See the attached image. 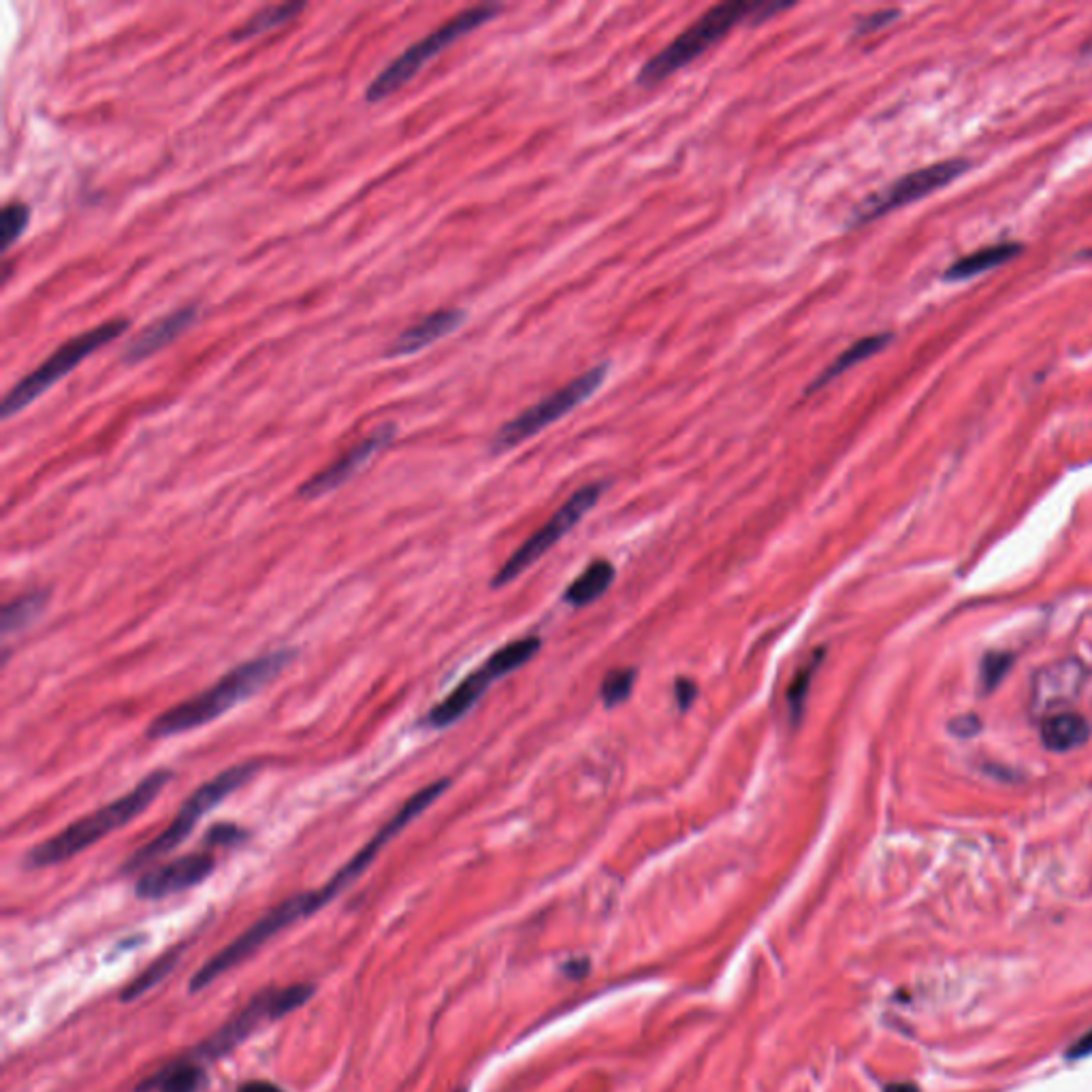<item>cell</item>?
<instances>
[{
    "label": "cell",
    "mask_w": 1092,
    "mask_h": 1092,
    "mask_svg": "<svg viewBox=\"0 0 1092 1092\" xmlns=\"http://www.w3.org/2000/svg\"><path fill=\"white\" fill-rule=\"evenodd\" d=\"M448 788H450V779H438V782H433V784L425 786L423 790L416 792L412 799L406 801L400 809H397L395 816L383 828H380L376 835L366 845H363L359 852L349 862H346L332 879L324 883L322 888L311 890V892H301L297 896L286 898L284 903H280L277 907H273L271 911H267L261 917V920H256L244 934H239V937L233 943H229L222 951H218V954L210 962H205L197 970L195 977L190 979V993L205 991L207 986H210L212 981H216L218 977H222L224 973H229L231 968H235L241 962H246L254 954V951L261 949L269 939L275 937L277 932H282L284 928L292 926L294 922L303 920V917L314 915L316 911H320L322 907H326L329 903H332L334 898H338L344 890H349L353 883L376 862L380 852H383V849L397 835H402V832L414 820H419L423 813L433 803H436Z\"/></svg>",
    "instance_id": "cell-1"
},
{
    "label": "cell",
    "mask_w": 1092,
    "mask_h": 1092,
    "mask_svg": "<svg viewBox=\"0 0 1092 1092\" xmlns=\"http://www.w3.org/2000/svg\"><path fill=\"white\" fill-rule=\"evenodd\" d=\"M292 649H277L235 666L212 687L167 708L165 713L156 717L148 727V738L163 740L212 723L224 713H229L233 706L246 702L254 693L269 685L292 662Z\"/></svg>",
    "instance_id": "cell-2"
},
{
    "label": "cell",
    "mask_w": 1092,
    "mask_h": 1092,
    "mask_svg": "<svg viewBox=\"0 0 1092 1092\" xmlns=\"http://www.w3.org/2000/svg\"><path fill=\"white\" fill-rule=\"evenodd\" d=\"M171 779L173 775L167 769L150 773L125 796H120V799L102 805L100 809L88 813V816L64 826L58 835L34 845L26 854L24 864L28 869H47V866H56L79 856L100 839L110 837L112 832L125 828L142 816V813H146V809L159 799Z\"/></svg>",
    "instance_id": "cell-3"
},
{
    "label": "cell",
    "mask_w": 1092,
    "mask_h": 1092,
    "mask_svg": "<svg viewBox=\"0 0 1092 1092\" xmlns=\"http://www.w3.org/2000/svg\"><path fill=\"white\" fill-rule=\"evenodd\" d=\"M790 7L792 5L779 3H747V0H734V3H721L713 7L696 24H691L677 39L668 43L660 54H655L651 60L645 62V66L638 73V83L645 85V88H651V85L664 81L672 73L681 71L691 60L700 58L704 51L717 45L727 32L744 20H751V17H755V20H759V17H771L773 13Z\"/></svg>",
    "instance_id": "cell-4"
},
{
    "label": "cell",
    "mask_w": 1092,
    "mask_h": 1092,
    "mask_svg": "<svg viewBox=\"0 0 1092 1092\" xmlns=\"http://www.w3.org/2000/svg\"><path fill=\"white\" fill-rule=\"evenodd\" d=\"M261 769L263 767L258 765V761H244V765H235L227 771H222L220 775L212 779V782L197 788L193 796H190V799L178 811L176 820H173L159 837L152 839L142 849H137V852L127 860L125 873H135L139 869H144V866L152 864L154 860H159L171 854L173 849H178L188 839L190 832L195 830L201 818H205L207 813H210L214 807H218L222 801H227L235 790L244 788L248 782H252Z\"/></svg>",
    "instance_id": "cell-5"
},
{
    "label": "cell",
    "mask_w": 1092,
    "mask_h": 1092,
    "mask_svg": "<svg viewBox=\"0 0 1092 1092\" xmlns=\"http://www.w3.org/2000/svg\"><path fill=\"white\" fill-rule=\"evenodd\" d=\"M129 324L131 322L127 318H114L107 322H100L98 326L90 329V332L64 342L54 355H49L45 363H41L37 370L30 372L26 378H22L20 383H17L5 395L3 404H0V416H3V419H11V416L22 412L28 404L39 400L47 389L60 383L66 374H71L81 361H85V357H90L92 353L102 349V346H107L110 342L123 336L129 329Z\"/></svg>",
    "instance_id": "cell-6"
},
{
    "label": "cell",
    "mask_w": 1092,
    "mask_h": 1092,
    "mask_svg": "<svg viewBox=\"0 0 1092 1092\" xmlns=\"http://www.w3.org/2000/svg\"><path fill=\"white\" fill-rule=\"evenodd\" d=\"M497 11H499V5H480V7H472V9H465V11L457 13L453 20L446 22L440 28H436L431 34H427V37L421 39L419 43L410 45L400 58H395L385 68V71L380 73L368 85L366 100L368 102H380V100H385L387 96H391L393 92L404 88V85L416 73H419L429 60L436 58L440 51H444L448 45H453L455 41H459L463 34L472 32V30L480 28L482 24L491 22Z\"/></svg>",
    "instance_id": "cell-7"
},
{
    "label": "cell",
    "mask_w": 1092,
    "mask_h": 1092,
    "mask_svg": "<svg viewBox=\"0 0 1092 1092\" xmlns=\"http://www.w3.org/2000/svg\"><path fill=\"white\" fill-rule=\"evenodd\" d=\"M311 997H314V986L309 984L267 988V991L258 993L244 1010L237 1012L220 1031H216L210 1039H205L190 1056L199 1063L205 1059H222V1056L233 1052L239 1044H244L252 1033L267 1025V1022H275L288 1016L290 1012L299 1010Z\"/></svg>",
    "instance_id": "cell-8"
},
{
    "label": "cell",
    "mask_w": 1092,
    "mask_h": 1092,
    "mask_svg": "<svg viewBox=\"0 0 1092 1092\" xmlns=\"http://www.w3.org/2000/svg\"><path fill=\"white\" fill-rule=\"evenodd\" d=\"M540 645H542L540 638L529 636V638L512 640V643H508L506 647L497 649L487 662H484L480 668H476L474 672L467 674V677L453 691H450L444 700H440L436 706H433L423 723L427 727H436V730L453 725L455 721H459L461 717L470 713L474 704L484 696V691H487L497 679L506 677V674L525 666L531 657L540 651Z\"/></svg>",
    "instance_id": "cell-9"
},
{
    "label": "cell",
    "mask_w": 1092,
    "mask_h": 1092,
    "mask_svg": "<svg viewBox=\"0 0 1092 1092\" xmlns=\"http://www.w3.org/2000/svg\"><path fill=\"white\" fill-rule=\"evenodd\" d=\"M606 374H609V366H606V363H600V366L581 374L577 380H572V383H568L566 387L547 395L538 404L529 406L525 412L514 416V419L508 421L506 425H501V429L495 433L491 442L493 453H506V450L516 448L518 444L533 438L535 433L544 431L549 425L562 421L566 414H570L583 402H587L589 397H592L604 385Z\"/></svg>",
    "instance_id": "cell-10"
},
{
    "label": "cell",
    "mask_w": 1092,
    "mask_h": 1092,
    "mask_svg": "<svg viewBox=\"0 0 1092 1092\" xmlns=\"http://www.w3.org/2000/svg\"><path fill=\"white\" fill-rule=\"evenodd\" d=\"M602 491H604L602 482L585 484L583 489H579L558 512H555L549 518V521L538 531L531 533L529 538L510 555V560L497 570V575H495L491 585L495 589L504 587V585L512 583L514 579L521 577L529 566H533L535 562L542 560L547 555V551H551L555 544H558L568 531L575 529L579 525L581 518L598 504Z\"/></svg>",
    "instance_id": "cell-11"
},
{
    "label": "cell",
    "mask_w": 1092,
    "mask_h": 1092,
    "mask_svg": "<svg viewBox=\"0 0 1092 1092\" xmlns=\"http://www.w3.org/2000/svg\"><path fill=\"white\" fill-rule=\"evenodd\" d=\"M968 167L970 163L964 159H949L943 163H934L930 167L911 171L907 173V176L888 184L886 188L877 190L875 195L866 197L856 207L849 222H852L854 227H860V224H869L881 216L898 210V207L920 201L932 193H937V190H941L949 182L960 178L964 171H968Z\"/></svg>",
    "instance_id": "cell-12"
},
{
    "label": "cell",
    "mask_w": 1092,
    "mask_h": 1092,
    "mask_svg": "<svg viewBox=\"0 0 1092 1092\" xmlns=\"http://www.w3.org/2000/svg\"><path fill=\"white\" fill-rule=\"evenodd\" d=\"M216 869V858L210 852L186 854L139 877L135 894L146 900H159L171 894L190 890L203 883Z\"/></svg>",
    "instance_id": "cell-13"
},
{
    "label": "cell",
    "mask_w": 1092,
    "mask_h": 1092,
    "mask_svg": "<svg viewBox=\"0 0 1092 1092\" xmlns=\"http://www.w3.org/2000/svg\"><path fill=\"white\" fill-rule=\"evenodd\" d=\"M397 436L395 425H383L376 431H372L366 440L355 444L349 453H344L340 459H336L332 465H326L324 470L305 480L299 487V497L303 499H318L326 493L340 489L344 482H349L363 465H366L380 450L387 448Z\"/></svg>",
    "instance_id": "cell-14"
},
{
    "label": "cell",
    "mask_w": 1092,
    "mask_h": 1092,
    "mask_svg": "<svg viewBox=\"0 0 1092 1092\" xmlns=\"http://www.w3.org/2000/svg\"><path fill=\"white\" fill-rule=\"evenodd\" d=\"M1086 681V668L1078 660L1054 662L1033 677L1031 710L1039 721L1069 710L1067 706L1078 698Z\"/></svg>",
    "instance_id": "cell-15"
},
{
    "label": "cell",
    "mask_w": 1092,
    "mask_h": 1092,
    "mask_svg": "<svg viewBox=\"0 0 1092 1092\" xmlns=\"http://www.w3.org/2000/svg\"><path fill=\"white\" fill-rule=\"evenodd\" d=\"M197 318H199V307L184 305L176 311H171V314L154 320L129 344V349L123 355V361L127 363V366H137V363H142L150 359L152 355L161 353L165 346H169L173 340H178L184 332H188Z\"/></svg>",
    "instance_id": "cell-16"
},
{
    "label": "cell",
    "mask_w": 1092,
    "mask_h": 1092,
    "mask_svg": "<svg viewBox=\"0 0 1092 1092\" xmlns=\"http://www.w3.org/2000/svg\"><path fill=\"white\" fill-rule=\"evenodd\" d=\"M465 311L450 307V309H438L431 311L429 316L421 318L408 326L404 334L397 336V340L391 344V349L385 353L387 359H402L425 351L427 346L436 344L438 340L455 334L457 329L465 322Z\"/></svg>",
    "instance_id": "cell-17"
},
{
    "label": "cell",
    "mask_w": 1092,
    "mask_h": 1092,
    "mask_svg": "<svg viewBox=\"0 0 1092 1092\" xmlns=\"http://www.w3.org/2000/svg\"><path fill=\"white\" fill-rule=\"evenodd\" d=\"M207 1086V1073L203 1065L186 1056V1059L171 1061L161 1071H156L137 1092H201Z\"/></svg>",
    "instance_id": "cell-18"
},
{
    "label": "cell",
    "mask_w": 1092,
    "mask_h": 1092,
    "mask_svg": "<svg viewBox=\"0 0 1092 1092\" xmlns=\"http://www.w3.org/2000/svg\"><path fill=\"white\" fill-rule=\"evenodd\" d=\"M1039 736H1042L1046 749L1065 753L1082 747L1090 736V725L1080 713L1063 710V713H1054L1039 721Z\"/></svg>",
    "instance_id": "cell-19"
},
{
    "label": "cell",
    "mask_w": 1092,
    "mask_h": 1092,
    "mask_svg": "<svg viewBox=\"0 0 1092 1092\" xmlns=\"http://www.w3.org/2000/svg\"><path fill=\"white\" fill-rule=\"evenodd\" d=\"M1022 248L1025 246L1018 244V241H1001V244L979 248L951 263L943 273V280L960 282V280H968V277L973 275H979L984 271L997 269L1003 263L1014 261V258L1022 252Z\"/></svg>",
    "instance_id": "cell-20"
},
{
    "label": "cell",
    "mask_w": 1092,
    "mask_h": 1092,
    "mask_svg": "<svg viewBox=\"0 0 1092 1092\" xmlns=\"http://www.w3.org/2000/svg\"><path fill=\"white\" fill-rule=\"evenodd\" d=\"M892 338H894L892 334H875V336H866V338L854 342L845 353H841L835 361H832L830 366L816 380H813V383L807 387V395L818 393L820 389L828 387L830 383H835V380L839 376H843L845 372L856 368L858 363H862L866 359H871L873 355L881 353L892 342Z\"/></svg>",
    "instance_id": "cell-21"
},
{
    "label": "cell",
    "mask_w": 1092,
    "mask_h": 1092,
    "mask_svg": "<svg viewBox=\"0 0 1092 1092\" xmlns=\"http://www.w3.org/2000/svg\"><path fill=\"white\" fill-rule=\"evenodd\" d=\"M613 581H615V566L606 560H596L568 585L564 600L570 606H577V609H581V606H589L609 592Z\"/></svg>",
    "instance_id": "cell-22"
},
{
    "label": "cell",
    "mask_w": 1092,
    "mask_h": 1092,
    "mask_svg": "<svg viewBox=\"0 0 1092 1092\" xmlns=\"http://www.w3.org/2000/svg\"><path fill=\"white\" fill-rule=\"evenodd\" d=\"M303 9H305V3H282V5L265 7L263 11L254 13L244 26L233 30L231 32V41L233 43H244L248 39H254V37H258V34H263L267 30H273L277 26L290 22L292 17H297Z\"/></svg>",
    "instance_id": "cell-23"
},
{
    "label": "cell",
    "mask_w": 1092,
    "mask_h": 1092,
    "mask_svg": "<svg viewBox=\"0 0 1092 1092\" xmlns=\"http://www.w3.org/2000/svg\"><path fill=\"white\" fill-rule=\"evenodd\" d=\"M47 592H32L22 598L9 602L3 609V634L9 636L13 632H20L26 626L37 619L47 606Z\"/></svg>",
    "instance_id": "cell-24"
},
{
    "label": "cell",
    "mask_w": 1092,
    "mask_h": 1092,
    "mask_svg": "<svg viewBox=\"0 0 1092 1092\" xmlns=\"http://www.w3.org/2000/svg\"><path fill=\"white\" fill-rule=\"evenodd\" d=\"M822 660H824V651H818L816 655H811V660L803 668H799V672L794 674V679H792V683L788 687V710H790L792 723H799L801 715L805 713L809 687H811L813 677H816V672H818Z\"/></svg>",
    "instance_id": "cell-25"
},
{
    "label": "cell",
    "mask_w": 1092,
    "mask_h": 1092,
    "mask_svg": "<svg viewBox=\"0 0 1092 1092\" xmlns=\"http://www.w3.org/2000/svg\"><path fill=\"white\" fill-rule=\"evenodd\" d=\"M178 960H180V947H178V949H173V951H167L165 956H161V958L156 960L152 966H148L142 975H139L137 979H133V981L125 988L123 997H120V999H123L125 1003H131V1001H135L137 997L146 995L148 991H152V988H154L156 984H161V981L171 973L173 966L178 964Z\"/></svg>",
    "instance_id": "cell-26"
},
{
    "label": "cell",
    "mask_w": 1092,
    "mask_h": 1092,
    "mask_svg": "<svg viewBox=\"0 0 1092 1092\" xmlns=\"http://www.w3.org/2000/svg\"><path fill=\"white\" fill-rule=\"evenodd\" d=\"M634 683H636V670H632V668L611 670L609 674H606L602 685H600L602 702L609 708H615V706L623 704L630 698Z\"/></svg>",
    "instance_id": "cell-27"
},
{
    "label": "cell",
    "mask_w": 1092,
    "mask_h": 1092,
    "mask_svg": "<svg viewBox=\"0 0 1092 1092\" xmlns=\"http://www.w3.org/2000/svg\"><path fill=\"white\" fill-rule=\"evenodd\" d=\"M30 210L24 203H7L0 214V246L7 252L28 227Z\"/></svg>",
    "instance_id": "cell-28"
},
{
    "label": "cell",
    "mask_w": 1092,
    "mask_h": 1092,
    "mask_svg": "<svg viewBox=\"0 0 1092 1092\" xmlns=\"http://www.w3.org/2000/svg\"><path fill=\"white\" fill-rule=\"evenodd\" d=\"M1010 664H1012L1010 655H988V660L984 662V668H981L984 687L993 689L1001 681L1005 670L1010 668Z\"/></svg>",
    "instance_id": "cell-29"
},
{
    "label": "cell",
    "mask_w": 1092,
    "mask_h": 1092,
    "mask_svg": "<svg viewBox=\"0 0 1092 1092\" xmlns=\"http://www.w3.org/2000/svg\"><path fill=\"white\" fill-rule=\"evenodd\" d=\"M896 17H898V11H896V9L877 11V13L869 15V17H864V20H862L860 26H858V32H864V34H866V32H875L877 28H883V26L892 24V22L896 20Z\"/></svg>",
    "instance_id": "cell-30"
},
{
    "label": "cell",
    "mask_w": 1092,
    "mask_h": 1092,
    "mask_svg": "<svg viewBox=\"0 0 1092 1092\" xmlns=\"http://www.w3.org/2000/svg\"><path fill=\"white\" fill-rule=\"evenodd\" d=\"M696 696H698V687L691 679H679L677 683H674V698H677V704L683 713L693 704Z\"/></svg>",
    "instance_id": "cell-31"
},
{
    "label": "cell",
    "mask_w": 1092,
    "mask_h": 1092,
    "mask_svg": "<svg viewBox=\"0 0 1092 1092\" xmlns=\"http://www.w3.org/2000/svg\"><path fill=\"white\" fill-rule=\"evenodd\" d=\"M951 732L958 736H973L979 732V719L975 715H964L951 721Z\"/></svg>",
    "instance_id": "cell-32"
},
{
    "label": "cell",
    "mask_w": 1092,
    "mask_h": 1092,
    "mask_svg": "<svg viewBox=\"0 0 1092 1092\" xmlns=\"http://www.w3.org/2000/svg\"><path fill=\"white\" fill-rule=\"evenodd\" d=\"M1088 1054H1092V1031L1073 1044V1048L1067 1052V1059H1082V1056Z\"/></svg>",
    "instance_id": "cell-33"
},
{
    "label": "cell",
    "mask_w": 1092,
    "mask_h": 1092,
    "mask_svg": "<svg viewBox=\"0 0 1092 1092\" xmlns=\"http://www.w3.org/2000/svg\"><path fill=\"white\" fill-rule=\"evenodd\" d=\"M237 1092H284L280 1086H275L271 1082H265V1080H252V1082H246L241 1084L237 1088Z\"/></svg>",
    "instance_id": "cell-34"
},
{
    "label": "cell",
    "mask_w": 1092,
    "mask_h": 1092,
    "mask_svg": "<svg viewBox=\"0 0 1092 1092\" xmlns=\"http://www.w3.org/2000/svg\"><path fill=\"white\" fill-rule=\"evenodd\" d=\"M886 1092H920L913 1084H894V1086H888Z\"/></svg>",
    "instance_id": "cell-35"
}]
</instances>
